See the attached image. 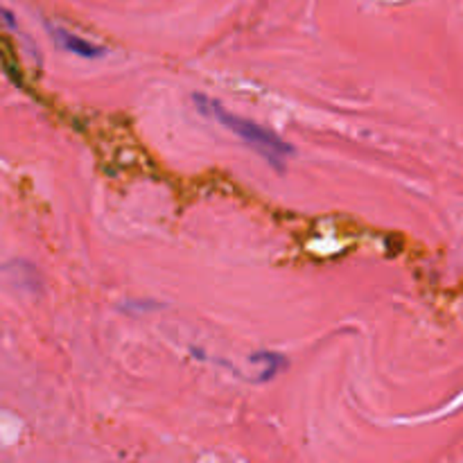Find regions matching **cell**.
Instances as JSON below:
<instances>
[{"mask_svg":"<svg viewBox=\"0 0 463 463\" xmlns=\"http://www.w3.org/2000/svg\"><path fill=\"white\" fill-rule=\"evenodd\" d=\"M195 100H197V107L202 109L204 113L213 116L220 125H224L226 129L233 131L235 136L242 138L249 147H253V150H256L262 159L267 161L269 165H274L278 172L285 170L287 159L292 156V147L287 145L283 138H278L274 131L265 129V127H260L253 120H247V118H240L235 116V113L226 111L217 100H208L204 98V95H197Z\"/></svg>","mask_w":463,"mask_h":463,"instance_id":"obj_1","label":"cell"},{"mask_svg":"<svg viewBox=\"0 0 463 463\" xmlns=\"http://www.w3.org/2000/svg\"><path fill=\"white\" fill-rule=\"evenodd\" d=\"M52 37H55L57 46L64 48V50L73 52L77 57H84V59H98V57L104 55V50L95 43L86 41V39L77 37V34L68 32V30H52Z\"/></svg>","mask_w":463,"mask_h":463,"instance_id":"obj_2","label":"cell"},{"mask_svg":"<svg viewBox=\"0 0 463 463\" xmlns=\"http://www.w3.org/2000/svg\"><path fill=\"white\" fill-rule=\"evenodd\" d=\"M5 274H10L12 285L21 287L25 292H37L41 287V278H39L37 269L28 262H16V265H10V267L3 269Z\"/></svg>","mask_w":463,"mask_h":463,"instance_id":"obj_3","label":"cell"},{"mask_svg":"<svg viewBox=\"0 0 463 463\" xmlns=\"http://www.w3.org/2000/svg\"><path fill=\"white\" fill-rule=\"evenodd\" d=\"M251 360L260 362L262 364V369L258 371L260 375L256 378V382H267V380H272L274 375L285 366V360H283L278 353H258V355H253Z\"/></svg>","mask_w":463,"mask_h":463,"instance_id":"obj_4","label":"cell"}]
</instances>
